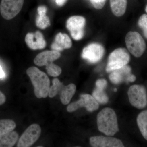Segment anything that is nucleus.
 I'll list each match as a JSON object with an SVG mask.
<instances>
[{"label": "nucleus", "mask_w": 147, "mask_h": 147, "mask_svg": "<svg viewBox=\"0 0 147 147\" xmlns=\"http://www.w3.org/2000/svg\"><path fill=\"white\" fill-rule=\"evenodd\" d=\"M97 124L99 131L107 136H113L119 131L117 115L111 108H103L98 113Z\"/></svg>", "instance_id": "1"}, {"label": "nucleus", "mask_w": 147, "mask_h": 147, "mask_svg": "<svg viewBox=\"0 0 147 147\" xmlns=\"http://www.w3.org/2000/svg\"><path fill=\"white\" fill-rule=\"evenodd\" d=\"M27 74L34 86L35 95L38 98H45L48 95L50 81L44 72L35 67H31L27 69Z\"/></svg>", "instance_id": "2"}, {"label": "nucleus", "mask_w": 147, "mask_h": 147, "mask_svg": "<svg viewBox=\"0 0 147 147\" xmlns=\"http://www.w3.org/2000/svg\"><path fill=\"white\" fill-rule=\"evenodd\" d=\"M130 59L129 53L125 48H117L109 55L106 67V71L110 72L127 65Z\"/></svg>", "instance_id": "3"}, {"label": "nucleus", "mask_w": 147, "mask_h": 147, "mask_svg": "<svg viewBox=\"0 0 147 147\" xmlns=\"http://www.w3.org/2000/svg\"><path fill=\"white\" fill-rule=\"evenodd\" d=\"M125 42L129 51L136 57H140L145 52L146 42L142 36L137 32L127 33Z\"/></svg>", "instance_id": "4"}, {"label": "nucleus", "mask_w": 147, "mask_h": 147, "mask_svg": "<svg viewBox=\"0 0 147 147\" xmlns=\"http://www.w3.org/2000/svg\"><path fill=\"white\" fill-rule=\"evenodd\" d=\"M127 94L130 104L135 108L143 109L147 106V94L144 86L132 85L129 88Z\"/></svg>", "instance_id": "5"}, {"label": "nucleus", "mask_w": 147, "mask_h": 147, "mask_svg": "<svg viewBox=\"0 0 147 147\" xmlns=\"http://www.w3.org/2000/svg\"><path fill=\"white\" fill-rule=\"evenodd\" d=\"M86 20L83 16H74L67 19L66 28L74 39L79 40L84 36Z\"/></svg>", "instance_id": "6"}, {"label": "nucleus", "mask_w": 147, "mask_h": 147, "mask_svg": "<svg viewBox=\"0 0 147 147\" xmlns=\"http://www.w3.org/2000/svg\"><path fill=\"white\" fill-rule=\"evenodd\" d=\"M24 0H1L0 11L3 18L9 20L15 17L20 12Z\"/></svg>", "instance_id": "7"}, {"label": "nucleus", "mask_w": 147, "mask_h": 147, "mask_svg": "<svg viewBox=\"0 0 147 147\" xmlns=\"http://www.w3.org/2000/svg\"><path fill=\"white\" fill-rule=\"evenodd\" d=\"M105 53V49L101 44L93 42L84 47L82 57L89 63H97L101 60Z\"/></svg>", "instance_id": "8"}, {"label": "nucleus", "mask_w": 147, "mask_h": 147, "mask_svg": "<svg viewBox=\"0 0 147 147\" xmlns=\"http://www.w3.org/2000/svg\"><path fill=\"white\" fill-rule=\"evenodd\" d=\"M83 107L86 108L88 112H92L99 108V103L91 95L81 94L80 99L69 105L67 110L69 113H71Z\"/></svg>", "instance_id": "9"}, {"label": "nucleus", "mask_w": 147, "mask_h": 147, "mask_svg": "<svg viewBox=\"0 0 147 147\" xmlns=\"http://www.w3.org/2000/svg\"><path fill=\"white\" fill-rule=\"evenodd\" d=\"M41 129L37 124L32 125L25 130L19 139L18 147H30L39 138Z\"/></svg>", "instance_id": "10"}, {"label": "nucleus", "mask_w": 147, "mask_h": 147, "mask_svg": "<svg viewBox=\"0 0 147 147\" xmlns=\"http://www.w3.org/2000/svg\"><path fill=\"white\" fill-rule=\"evenodd\" d=\"M90 144L94 147H123L122 142L120 139L110 137L94 136L90 139Z\"/></svg>", "instance_id": "11"}, {"label": "nucleus", "mask_w": 147, "mask_h": 147, "mask_svg": "<svg viewBox=\"0 0 147 147\" xmlns=\"http://www.w3.org/2000/svg\"><path fill=\"white\" fill-rule=\"evenodd\" d=\"M25 41L28 47L33 50L43 49L46 45L44 36L39 31H36L35 33L27 34L25 38Z\"/></svg>", "instance_id": "12"}, {"label": "nucleus", "mask_w": 147, "mask_h": 147, "mask_svg": "<svg viewBox=\"0 0 147 147\" xmlns=\"http://www.w3.org/2000/svg\"><path fill=\"white\" fill-rule=\"evenodd\" d=\"M60 57L61 54L59 51L53 50L45 51L37 55L34 62L35 64L38 66H43L53 63Z\"/></svg>", "instance_id": "13"}, {"label": "nucleus", "mask_w": 147, "mask_h": 147, "mask_svg": "<svg viewBox=\"0 0 147 147\" xmlns=\"http://www.w3.org/2000/svg\"><path fill=\"white\" fill-rule=\"evenodd\" d=\"M131 71L129 66H124L111 71L109 75V79L113 84L117 85L124 82L127 83L129 76L131 74Z\"/></svg>", "instance_id": "14"}, {"label": "nucleus", "mask_w": 147, "mask_h": 147, "mask_svg": "<svg viewBox=\"0 0 147 147\" xmlns=\"http://www.w3.org/2000/svg\"><path fill=\"white\" fill-rule=\"evenodd\" d=\"M72 46V41L66 34L59 33L55 38V41L51 45V48L55 51H61L68 49Z\"/></svg>", "instance_id": "15"}, {"label": "nucleus", "mask_w": 147, "mask_h": 147, "mask_svg": "<svg viewBox=\"0 0 147 147\" xmlns=\"http://www.w3.org/2000/svg\"><path fill=\"white\" fill-rule=\"evenodd\" d=\"M110 6L113 14L116 16L120 17L125 13L127 0H110Z\"/></svg>", "instance_id": "16"}, {"label": "nucleus", "mask_w": 147, "mask_h": 147, "mask_svg": "<svg viewBox=\"0 0 147 147\" xmlns=\"http://www.w3.org/2000/svg\"><path fill=\"white\" fill-rule=\"evenodd\" d=\"M76 90V86L74 84H71L63 87L60 92V98L63 105L69 103Z\"/></svg>", "instance_id": "17"}, {"label": "nucleus", "mask_w": 147, "mask_h": 147, "mask_svg": "<svg viewBox=\"0 0 147 147\" xmlns=\"http://www.w3.org/2000/svg\"><path fill=\"white\" fill-rule=\"evenodd\" d=\"M18 138V133L16 131H11L0 136V147L13 146Z\"/></svg>", "instance_id": "18"}, {"label": "nucleus", "mask_w": 147, "mask_h": 147, "mask_svg": "<svg viewBox=\"0 0 147 147\" xmlns=\"http://www.w3.org/2000/svg\"><path fill=\"white\" fill-rule=\"evenodd\" d=\"M137 124L142 136L147 140V110H144L137 116Z\"/></svg>", "instance_id": "19"}, {"label": "nucleus", "mask_w": 147, "mask_h": 147, "mask_svg": "<svg viewBox=\"0 0 147 147\" xmlns=\"http://www.w3.org/2000/svg\"><path fill=\"white\" fill-rule=\"evenodd\" d=\"M16 126V123L12 120H0V136L13 131Z\"/></svg>", "instance_id": "20"}, {"label": "nucleus", "mask_w": 147, "mask_h": 147, "mask_svg": "<svg viewBox=\"0 0 147 147\" xmlns=\"http://www.w3.org/2000/svg\"><path fill=\"white\" fill-rule=\"evenodd\" d=\"M92 96L98 103L100 104H106L109 100V98L104 91V90L97 87L94 90Z\"/></svg>", "instance_id": "21"}, {"label": "nucleus", "mask_w": 147, "mask_h": 147, "mask_svg": "<svg viewBox=\"0 0 147 147\" xmlns=\"http://www.w3.org/2000/svg\"><path fill=\"white\" fill-rule=\"evenodd\" d=\"M53 85L49 88L48 96L50 98H53L59 93L64 87L63 84L58 79H54L53 81Z\"/></svg>", "instance_id": "22"}, {"label": "nucleus", "mask_w": 147, "mask_h": 147, "mask_svg": "<svg viewBox=\"0 0 147 147\" xmlns=\"http://www.w3.org/2000/svg\"><path fill=\"white\" fill-rule=\"evenodd\" d=\"M36 24L39 28L45 29L50 26V19L46 14H38L36 20Z\"/></svg>", "instance_id": "23"}, {"label": "nucleus", "mask_w": 147, "mask_h": 147, "mask_svg": "<svg viewBox=\"0 0 147 147\" xmlns=\"http://www.w3.org/2000/svg\"><path fill=\"white\" fill-rule=\"evenodd\" d=\"M46 69L49 75L54 77L59 76L62 72L61 67L59 66L54 64L53 63H51L46 65Z\"/></svg>", "instance_id": "24"}, {"label": "nucleus", "mask_w": 147, "mask_h": 147, "mask_svg": "<svg viewBox=\"0 0 147 147\" xmlns=\"http://www.w3.org/2000/svg\"><path fill=\"white\" fill-rule=\"evenodd\" d=\"M138 25L142 29L145 37L147 39V14H144L140 16Z\"/></svg>", "instance_id": "25"}, {"label": "nucleus", "mask_w": 147, "mask_h": 147, "mask_svg": "<svg viewBox=\"0 0 147 147\" xmlns=\"http://www.w3.org/2000/svg\"><path fill=\"white\" fill-rule=\"evenodd\" d=\"M95 8L100 9L105 5L106 0H90Z\"/></svg>", "instance_id": "26"}, {"label": "nucleus", "mask_w": 147, "mask_h": 147, "mask_svg": "<svg viewBox=\"0 0 147 147\" xmlns=\"http://www.w3.org/2000/svg\"><path fill=\"white\" fill-rule=\"evenodd\" d=\"M108 83L106 80L105 79H98L96 82V87L100 88L105 90L107 87Z\"/></svg>", "instance_id": "27"}, {"label": "nucleus", "mask_w": 147, "mask_h": 147, "mask_svg": "<svg viewBox=\"0 0 147 147\" xmlns=\"http://www.w3.org/2000/svg\"><path fill=\"white\" fill-rule=\"evenodd\" d=\"M47 11V7L45 6H40L38 7V14H46Z\"/></svg>", "instance_id": "28"}, {"label": "nucleus", "mask_w": 147, "mask_h": 147, "mask_svg": "<svg viewBox=\"0 0 147 147\" xmlns=\"http://www.w3.org/2000/svg\"><path fill=\"white\" fill-rule=\"evenodd\" d=\"M6 97L5 95L2 92L0 91V105H2L5 102Z\"/></svg>", "instance_id": "29"}, {"label": "nucleus", "mask_w": 147, "mask_h": 147, "mask_svg": "<svg viewBox=\"0 0 147 147\" xmlns=\"http://www.w3.org/2000/svg\"><path fill=\"white\" fill-rule=\"evenodd\" d=\"M136 77L135 75L131 74L129 76L128 79L127 81V83H132L135 82L136 80Z\"/></svg>", "instance_id": "30"}, {"label": "nucleus", "mask_w": 147, "mask_h": 147, "mask_svg": "<svg viewBox=\"0 0 147 147\" xmlns=\"http://www.w3.org/2000/svg\"><path fill=\"white\" fill-rule=\"evenodd\" d=\"M56 3L59 6H62L65 4L67 0H55Z\"/></svg>", "instance_id": "31"}, {"label": "nucleus", "mask_w": 147, "mask_h": 147, "mask_svg": "<svg viewBox=\"0 0 147 147\" xmlns=\"http://www.w3.org/2000/svg\"><path fill=\"white\" fill-rule=\"evenodd\" d=\"M5 76V73L3 70L1 66L0 65V79H3Z\"/></svg>", "instance_id": "32"}, {"label": "nucleus", "mask_w": 147, "mask_h": 147, "mask_svg": "<svg viewBox=\"0 0 147 147\" xmlns=\"http://www.w3.org/2000/svg\"><path fill=\"white\" fill-rule=\"evenodd\" d=\"M145 10H146V11L147 13V5H146V8H145Z\"/></svg>", "instance_id": "33"}, {"label": "nucleus", "mask_w": 147, "mask_h": 147, "mask_svg": "<svg viewBox=\"0 0 147 147\" xmlns=\"http://www.w3.org/2000/svg\"><path fill=\"white\" fill-rule=\"evenodd\" d=\"M117 91V89L115 88V89H114V91L116 92Z\"/></svg>", "instance_id": "34"}]
</instances>
